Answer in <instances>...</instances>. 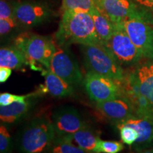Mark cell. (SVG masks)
Here are the masks:
<instances>
[{"label":"cell","instance_id":"6da1fadb","mask_svg":"<svg viewBox=\"0 0 153 153\" xmlns=\"http://www.w3.org/2000/svg\"><path fill=\"white\" fill-rule=\"evenodd\" d=\"M55 38V43L60 47H67L73 43L80 45L104 43L97 35L91 14L80 11H62Z\"/></svg>","mask_w":153,"mask_h":153},{"label":"cell","instance_id":"7a4b0ae2","mask_svg":"<svg viewBox=\"0 0 153 153\" xmlns=\"http://www.w3.org/2000/svg\"><path fill=\"white\" fill-rule=\"evenodd\" d=\"M14 45L24 53L32 70L41 72L49 69L51 58L57 49L56 43L51 38L30 32L16 36Z\"/></svg>","mask_w":153,"mask_h":153},{"label":"cell","instance_id":"3957f363","mask_svg":"<svg viewBox=\"0 0 153 153\" xmlns=\"http://www.w3.org/2000/svg\"><path fill=\"white\" fill-rule=\"evenodd\" d=\"M84 64L88 72L121 81L126 73L116 56L104 43L81 45Z\"/></svg>","mask_w":153,"mask_h":153},{"label":"cell","instance_id":"277c9868","mask_svg":"<svg viewBox=\"0 0 153 153\" xmlns=\"http://www.w3.org/2000/svg\"><path fill=\"white\" fill-rule=\"evenodd\" d=\"M51 120L36 118L26 124L18 139L19 150L26 153H39L48 150L55 137Z\"/></svg>","mask_w":153,"mask_h":153},{"label":"cell","instance_id":"5b68a950","mask_svg":"<svg viewBox=\"0 0 153 153\" xmlns=\"http://www.w3.org/2000/svg\"><path fill=\"white\" fill-rule=\"evenodd\" d=\"M143 57L153 59V15L150 11L121 24Z\"/></svg>","mask_w":153,"mask_h":153},{"label":"cell","instance_id":"8992f818","mask_svg":"<svg viewBox=\"0 0 153 153\" xmlns=\"http://www.w3.org/2000/svg\"><path fill=\"white\" fill-rule=\"evenodd\" d=\"M15 19L19 26L32 28L45 22L53 11L46 3L36 1H16L11 3Z\"/></svg>","mask_w":153,"mask_h":153},{"label":"cell","instance_id":"52a82bcc","mask_svg":"<svg viewBox=\"0 0 153 153\" xmlns=\"http://www.w3.org/2000/svg\"><path fill=\"white\" fill-rule=\"evenodd\" d=\"M120 83L121 96L131 103L136 118L153 120V104L140 91L136 72L126 74Z\"/></svg>","mask_w":153,"mask_h":153},{"label":"cell","instance_id":"ba28073f","mask_svg":"<svg viewBox=\"0 0 153 153\" xmlns=\"http://www.w3.org/2000/svg\"><path fill=\"white\" fill-rule=\"evenodd\" d=\"M50 70L72 86L82 81V74L78 62L70 50L57 45V49L50 62Z\"/></svg>","mask_w":153,"mask_h":153},{"label":"cell","instance_id":"9c48e42d","mask_svg":"<svg viewBox=\"0 0 153 153\" xmlns=\"http://www.w3.org/2000/svg\"><path fill=\"white\" fill-rule=\"evenodd\" d=\"M85 89L91 101L100 102L121 97L120 81L88 72L84 80Z\"/></svg>","mask_w":153,"mask_h":153},{"label":"cell","instance_id":"30bf717a","mask_svg":"<svg viewBox=\"0 0 153 153\" xmlns=\"http://www.w3.org/2000/svg\"><path fill=\"white\" fill-rule=\"evenodd\" d=\"M94 3L99 11L116 24L149 11L135 0H94Z\"/></svg>","mask_w":153,"mask_h":153},{"label":"cell","instance_id":"8fae6325","mask_svg":"<svg viewBox=\"0 0 153 153\" xmlns=\"http://www.w3.org/2000/svg\"><path fill=\"white\" fill-rule=\"evenodd\" d=\"M105 45L111 51L120 64H135L143 58L122 24H117L111 38Z\"/></svg>","mask_w":153,"mask_h":153},{"label":"cell","instance_id":"7c38bea8","mask_svg":"<svg viewBox=\"0 0 153 153\" xmlns=\"http://www.w3.org/2000/svg\"><path fill=\"white\" fill-rule=\"evenodd\" d=\"M52 123L57 136L72 135L87 127L79 111L72 106H63L53 112Z\"/></svg>","mask_w":153,"mask_h":153},{"label":"cell","instance_id":"4fadbf2b","mask_svg":"<svg viewBox=\"0 0 153 153\" xmlns=\"http://www.w3.org/2000/svg\"><path fill=\"white\" fill-rule=\"evenodd\" d=\"M97 108L107 118L122 123L130 118H136L131 103L124 97L97 102Z\"/></svg>","mask_w":153,"mask_h":153},{"label":"cell","instance_id":"5bb4252c","mask_svg":"<svg viewBox=\"0 0 153 153\" xmlns=\"http://www.w3.org/2000/svg\"><path fill=\"white\" fill-rule=\"evenodd\" d=\"M122 123L132 126L138 133V138L133 145L135 151L143 152L153 146V120L134 118Z\"/></svg>","mask_w":153,"mask_h":153},{"label":"cell","instance_id":"9a60e30c","mask_svg":"<svg viewBox=\"0 0 153 153\" xmlns=\"http://www.w3.org/2000/svg\"><path fill=\"white\" fill-rule=\"evenodd\" d=\"M32 99L15 101L7 106H0V123L13 124L19 122L28 114L33 105Z\"/></svg>","mask_w":153,"mask_h":153},{"label":"cell","instance_id":"2e32d148","mask_svg":"<svg viewBox=\"0 0 153 153\" xmlns=\"http://www.w3.org/2000/svg\"><path fill=\"white\" fill-rule=\"evenodd\" d=\"M42 75L45 77V92L56 97H66L73 94L74 87L51 71L50 69H45L42 71Z\"/></svg>","mask_w":153,"mask_h":153},{"label":"cell","instance_id":"e0dca14e","mask_svg":"<svg viewBox=\"0 0 153 153\" xmlns=\"http://www.w3.org/2000/svg\"><path fill=\"white\" fill-rule=\"evenodd\" d=\"M28 65V62L24 53L13 45L0 48V68L22 69Z\"/></svg>","mask_w":153,"mask_h":153},{"label":"cell","instance_id":"ac0fdd59","mask_svg":"<svg viewBox=\"0 0 153 153\" xmlns=\"http://www.w3.org/2000/svg\"><path fill=\"white\" fill-rule=\"evenodd\" d=\"M89 14L92 17L97 33L101 41L104 44L109 41L117 27L109 19L102 14L97 7H94Z\"/></svg>","mask_w":153,"mask_h":153},{"label":"cell","instance_id":"d6986e66","mask_svg":"<svg viewBox=\"0 0 153 153\" xmlns=\"http://www.w3.org/2000/svg\"><path fill=\"white\" fill-rule=\"evenodd\" d=\"M75 143L78 147L83 149L86 152H97V143L99 137L88 128V126L79 130L72 135H65Z\"/></svg>","mask_w":153,"mask_h":153},{"label":"cell","instance_id":"ffe728a7","mask_svg":"<svg viewBox=\"0 0 153 153\" xmlns=\"http://www.w3.org/2000/svg\"><path fill=\"white\" fill-rule=\"evenodd\" d=\"M140 91L153 104V63H146L137 69Z\"/></svg>","mask_w":153,"mask_h":153},{"label":"cell","instance_id":"44dd1931","mask_svg":"<svg viewBox=\"0 0 153 153\" xmlns=\"http://www.w3.org/2000/svg\"><path fill=\"white\" fill-rule=\"evenodd\" d=\"M48 152L53 153H84L86 152L83 149L74 145L71 140L66 136H57Z\"/></svg>","mask_w":153,"mask_h":153},{"label":"cell","instance_id":"7402d4cb","mask_svg":"<svg viewBox=\"0 0 153 153\" xmlns=\"http://www.w3.org/2000/svg\"><path fill=\"white\" fill-rule=\"evenodd\" d=\"M95 7L94 0H62L61 9L90 13Z\"/></svg>","mask_w":153,"mask_h":153},{"label":"cell","instance_id":"603a6c76","mask_svg":"<svg viewBox=\"0 0 153 153\" xmlns=\"http://www.w3.org/2000/svg\"><path fill=\"white\" fill-rule=\"evenodd\" d=\"M118 128L120 130L121 140L125 144L131 146L138 138V133L132 126L124 123H120L118 124Z\"/></svg>","mask_w":153,"mask_h":153},{"label":"cell","instance_id":"cb8c5ba5","mask_svg":"<svg viewBox=\"0 0 153 153\" xmlns=\"http://www.w3.org/2000/svg\"><path fill=\"white\" fill-rule=\"evenodd\" d=\"M123 145L117 141H104L99 139L97 143V152L118 153L123 150Z\"/></svg>","mask_w":153,"mask_h":153},{"label":"cell","instance_id":"d4e9b609","mask_svg":"<svg viewBox=\"0 0 153 153\" xmlns=\"http://www.w3.org/2000/svg\"><path fill=\"white\" fill-rule=\"evenodd\" d=\"M13 142L10 134L4 124L0 123V153L11 152Z\"/></svg>","mask_w":153,"mask_h":153},{"label":"cell","instance_id":"484cf974","mask_svg":"<svg viewBox=\"0 0 153 153\" xmlns=\"http://www.w3.org/2000/svg\"><path fill=\"white\" fill-rule=\"evenodd\" d=\"M34 94H29L26 95H15L11 93L0 94V106H7L15 101H24L30 97H33Z\"/></svg>","mask_w":153,"mask_h":153},{"label":"cell","instance_id":"4316f807","mask_svg":"<svg viewBox=\"0 0 153 153\" xmlns=\"http://www.w3.org/2000/svg\"><path fill=\"white\" fill-rule=\"evenodd\" d=\"M18 26L19 25L14 19L0 18V37L8 35Z\"/></svg>","mask_w":153,"mask_h":153},{"label":"cell","instance_id":"83f0119b","mask_svg":"<svg viewBox=\"0 0 153 153\" xmlns=\"http://www.w3.org/2000/svg\"><path fill=\"white\" fill-rule=\"evenodd\" d=\"M0 18L16 20L12 5L6 0H0Z\"/></svg>","mask_w":153,"mask_h":153},{"label":"cell","instance_id":"f1b7e54d","mask_svg":"<svg viewBox=\"0 0 153 153\" xmlns=\"http://www.w3.org/2000/svg\"><path fill=\"white\" fill-rule=\"evenodd\" d=\"M11 70L9 68H0V83H4L8 80L12 72Z\"/></svg>","mask_w":153,"mask_h":153},{"label":"cell","instance_id":"f546056e","mask_svg":"<svg viewBox=\"0 0 153 153\" xmlns=\"http://www.w3.org/2000/svg\"><path fill=\"white\" fill-rule=\"evenodd\" d=\"M136 3L153 13V0H135Z\"/></svg>","mask_w":153,"mask_h":153}]
</instances>
